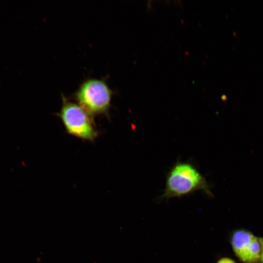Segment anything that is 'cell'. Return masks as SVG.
<instances>
[{
    "mask_svg": "<svg viewBox=\"0 0 263 263\" xmlns=\"http://www.w3.org/2000/svg\"><path fill=\"white\" fill-rule=\"evenodd\" d=\"M202 190L212 197L205 177L191 164L177 162L167 174L166 187L161 199L181 197Z\"/></svg>",
    "mask_w": 263,
    "mask_h": 263,
    "instance_id": "obj_1",
    "label": "cell"
},
{
    "mask_svg": "<svg viewBox=\"0 0 263 263\" xmlns=\"http://www.w3.org/2000/svg\"><path fill=\"white\" fill-rule=\"evenodd\" d=\"M113 94L105 78L90 77L80 84L74 97L77 104L93 117L104 115L109 118Z\"/></svg>",
    "mask_w": 263,
    "mask_h": 263,
    "instance_id": "obj_2",
    "label": "cell"
},
{
    "mask_svg": "<svg viewBox=\"0 0 263 263\" xmlns=\"http://www.w3.org/2000/svg\"><path fill=\"white\" fill-rule=\"evenodd\" d=\"M61 98V107L56 114L61 120L67 132L83 140L94 141L98 135L94 117L62 94Z\"/></svg>",
    "mask_w": 263,
    "mask_h": 263,
    "instance_id": "obj_3",
    "label": "cell"
},
{
    "mask_svg": "<svg viewBox=\"0 0 263 263\" xmlns=\"http://www.w3.org/2000/svg\"><path fill=\"white\" fill-rule=\"evenodd\" d=\"M234 252L244 263H259L261 261V245L259 238L245 229L235 231L231 238Z\"/></svg>",
    "mask_w": 263,
    "mask_h": 263,
    "instance_id": "obj_4",
    "label": "cell"
},
{
    "mask_svg": "<svg viewBox=\"0 0 263 263\" xmlns=\"http://www.w3.org/2000/svg\"><path fill=\"white\" fill-rule=\"evenodd\" d=\"M216 263H236L234 260L227 257L220 259Z\"/></svg>",
    "mask_w": 263,
    "mask_h": 263,
    "instance_id": "obj_5",
    "label": "cell"
},
{
    "mask_svg": "<svg viewBox=\"0 0 263 263\" xmlns=\"http://www.w3.org/2000/svg\"><path fill=\"white\" fill-rule=\"evenodd\" d=\"M261 245V261L263 263V238H259Z\"/></svg>",
    "mask_w": 263,
    "mask_h": 263,
    "instance_id": "obj_6",
    "label": "cell"
}]
</instances>
